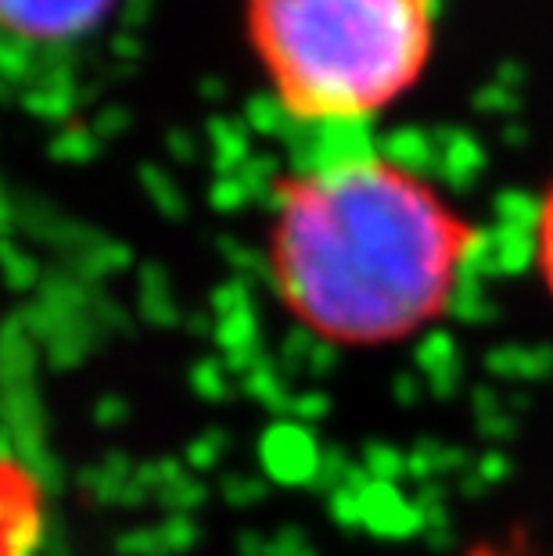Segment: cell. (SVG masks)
Wrapping results in <instances>:
<instances>
[{"mask_svg":"<svg viewBox=\"0 0 553 556\" xmlns=\"http://www.w3.org/2000/svg\"><path fill=\"white\" fill-rule=\"evenodd\" d=\"M115 0H0V29L33 43H65L101 26Z\"/></svg>","mask_w":553,"mask_h":556,"instance_id":"4","label":"cell"},{"mask_svg":"<svg viewBox=\"0 0 553 556\" xmlns=\"http://www.w3.org/2000/svg\"><path fill=\"white\" fill-rule=\"evenodd\" d=\"M244 33L291 119L356 129L425 79L439 0H244Z\"/></svg>","mask_w":553,"mask_h":556,"instance_id":"2","label":"cell"},{"mask_svg":"<svg viewBox=\"0 0 553 556\" xmlns=\"http://www.w3.org/2000/svg\"><path fill=\"white\" fill-rule=\"evenodd\" d=\"M528 248H532V266L536 277L543 283V291L553 302V180L543 191L532 216V233H528Z\"/></svg>","mask_w":553,"mask_h":556,"instance_id":"5","label":"cell"},{"mask_svg":"<svg viewBox=\"0 0 553 556\" xmlns=\"http://www.w3.org/2000/svg\"><path fill=\"white\" fill-rule=\"evenodd\" d=\"M478 244V227L439 184L360 144L277 184L266 266L277 302L313 338L385 349L453 309Z\"/></svg>","mask_w":553,"mask_h":556,"instance_id":"1","label":"cell"},{"mask_svg":"<svg viewBox=\"0 0 553 556\" xmlns=\"http://www.w3.org/2000/svg\"><path fill=\"white\" fill-rule=\"evenodd\" d=\"M51 531V503L26 459L0 448V556H40Z\"/></svg>","mask_w":553,"mask_h":556,"instance_id":"3","label":"cell"}]
</instances>
